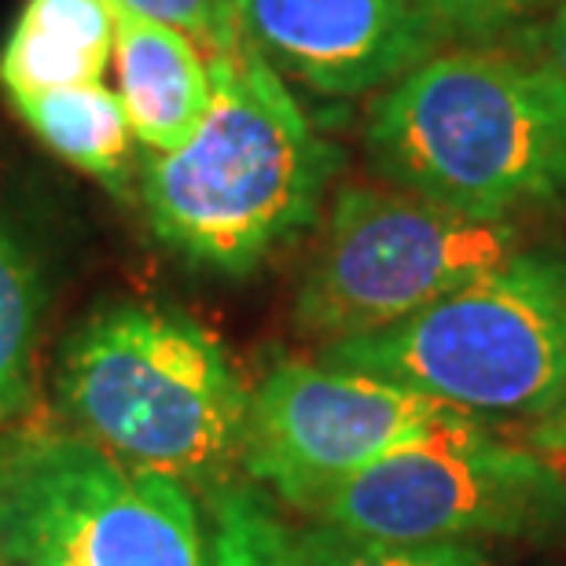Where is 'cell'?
<instances>
[{
    "mask_svg": "<svg viewBox=\"0 0 566 566\" xmlns=\"http://www.w3.org/2000/svg\"><path fill=\"white\" fill-rule=\"evenodd\" d=\"M365 140L394 188L463 218L566 202V82L552 63L438 49L376 99Z\"/></svg>",
    "mask_w": 566,
    "mask_h": 566,
    "instance_id": "obj_1",
    "label": "cell"
},
{
    "mask_svg": "<svg viewBox=\"0 0 566 566\" xmlns=\"http://www.w3.org/2000/svg\"><path fill=\"white\" fill-rule=\"evenodd\" d=\"M210 88L191 140L144 166V207L166 247L240 276L310 229L338 151L247 41L210 55Z\"/></svg>",
    "mask_w": 566,
    "mask_h": 566,
    "instance_id": "obj_2",
    "label": "cell"
},
{
    "mask_svg": "<svg viewBox=\"0 0 566 566\" xmlns=\"http://www.w3.org/2000/svg\"><path fill=\"white\" fill-rule=\"evenodd\" d=\"M60 398L88 441L185 490H221L243 463L251 394L229 349L177 310L96 313L66 346Z\"/></svg>",
    "mask_w": 566,
    "mask_h": 566,
    "instance_id": "obj_3",
    "label": "cell"
},
{
    "mask_svg": "<svg viewBox=\"0 0 566 566\" xmlns=\"http://www.w3.org/2000/svg\"><path fill=\"white\" fill-rule=\"evenodd\" d=\"M324 360L479 423L545 420L566 401V258L518 251L387 332L324 346Z\"/></svg>",
    "mask_w": 566,
    "mask_h": 566,
    "instance_id": "obj_4",
    "label": "cell"
},
{
    "mask_svg": "<svg viewBox=\"0 0 566 566\" xmlns=\"http://www.w3.org/2000/svg\"><path fill=\"white\" fill-rule=\"evenodd\" d=\"M518 251L512 221H474L401 188L346 185L294 294V324L327 346L387 332Z\"/></svg>",
    "mask_w": 566,
    "mask_h": 566,
    "instance_id": "obj_5",
    "label": "cell"
},
{
    "mask_svg": "<svg viewBox=\"0 0 566 566\" xmlns=\"http://www.w3.org/2000/svg\"><path fill=\"white\" fill-rule=\"evenodd\" d=\"M0 556L11 566H210L185 485L74 434L0 449Z\"/></svg>",
    "mask_w": 566,
    "mask_h": 566,
    "instance_id": "obj_6",
    "label": "cell"
},
{
    "mask_svg": "<svg viewBox=\"0 0 566 566\" xmlns=\"http://www.w3.org/2000/svg\"><path fill=\"white\" fill-rule=\"evenodd\" d=\"M316 523L394 545L518 537L566 515V479L537 449L471 416L387 452L298 507Z\"/></svg>",
    "mask_w": 566,
    "mask_h": 566,
    "instance_id": "obj_7",
    "label": "cell"
},
{
    "mask_svg": "<svg viewBox=\"0 0 566 566\" xmlns=\"http://www.w3.org/2000/svg\"><path fill=\"white\" fill-rule=\"evenodd\" d=\"M460 416L371 371L283 360L251 394L243 468L298 512L316 493Z\"/></svg>",
    "mask_w": 566,
    "mask_h": 566,
    "instance_id": "obj_8",
    "label": "cell"
},
{
    "mask_svg": "<svg viewBox=\"0 0 566 566\" xmlns=\"http://www.w3.org/2000/svg\"><path fill=\"white\" fill-rule=\"evenodd\" d=\"M240 41L324 96L390 88L441 49L420 0H232Z\"/></svg>",
    "mask_w": 566,
    "mask_h": 566,
    "instance_id": "obj_9",
    "label": "cell"
},
{
    "mask_svg": "<svg viewBox=\"0 0 566 566\" xmlns=\"http://www.w3.org/2000/svg\"><path fill=\"white\" fill-rule=\"evenodd\" d=\"M115 22L118 96L129 129L151 155L177 151L210 107V63L185 30L107 0Z\"/></svg>",
    "mask_w": 566,
    "mask_h": 566,
    "instance_id": "obj_10",
    "label": "cell"
},
{
    "mask_svg": "<svg viewBox=\"0 0 566 566\" xmlns=\"http://www.w3.org/2000/svg\"><path fill=\"white\" fill-rule=\"evenodd\" d=\"M115 52L107 0H27L0 52L8 99L93 85Z\"/></svg>",
    "mask_w": 566,
    "mask_h": 566,
    "instance_id": "obj_11",
    "label": "cell"
},
{
    "mask_svg": "<svg viewBox=\"0 0 566 566\" xmlns=\"http://www.w3.org/2000/svg\"><path fill=\"white\" fill-rule=\"evenodd\" d=\"M210 496L229 507L240 523L258 566H485L471 541L446 545H394L346 534L327 523H291L254 490L221 485Z\"/></svg>",
    "mask_w": 566,
    "mask_h": 566,
    "instance_id": "obj_12",
    "label": "cell"
},
{
    "mask_svg": "<svg viewBox=\"0 0 566 566\" xmlns=\"http://www.w3.org/2000/svg\"><path fill=\"white\" fill-rule=\"evenodd\" d=\"M22 122L71 166L99 180H122L129 158V115L104 82L15 99Z\"/></svg>",
    "mask_w": 566,
    "mask_h": 566,
    "instance_id": "obj_13",
    "label": "cell"
},
{
    "mask_svg": "<svg viewBox=\"0 0 566 566\" xmlns=\"http://www.w3.org/2000/svg\"><path fill=\"white\" fill-rule=\"evenodd\" d=\"M41 273L0 221V420L27 409L41 327Z\"/></svg>",
    "mask_w": 566,
    "mask_h": 566,
    "instance_id": "obj_14",
    "label": "cell"
},
{
    "mask_svg": "<svg viewBox=\"0 0 566 566\" xmlns=\"http://www.w3.org/2000/svg\"><path fill=\"white\" fill-rule=\"evenodd\" d=\"M552 0H420L441 41H490L534 19Z\"/></svg>",
    "mask_w": 566,
    "mask_h": 566,
    "instance_id": "obj_15",
    "label": "cell"
},
{
    "mask_svg": "<svg viewBox=\"0 0 566 566\" xmlns=\"http://www.w3.org/2000/svg\"><path fill=\"white\" fill-rule=\"evenodd\" d=\"M118 4L185 30L188 38L196 41L199 49H207L210 55L232 49V44L240 41L232 0H118Z\"/></svg>",
    "mask_w": 566,
    "mask_h": 566,
    "instance_id": "obj_16",
    "label": "cell"
},
{
    "mask_svg": "<svg viewBox=\"0 0 566 566\" xmlns=\"http://www.w3.org/2000/svg\"><path fill=\"white\" fill-rule=\"evenodd\" d=\"M213 504V541H210V566H258L251 545H247L240 523L224 507L218 496H210Z\"/></svg>",
    "mask_w": 566,
    "mask_h": 566,
    "instance_id": "obj_17",
    "label": "cell"
},
{
    "mask_svg": "<svg viewBox=\"0 0 566 566\" xmlns=\"http://www.w3.org/2000/svg\"><path fill=\"white\" fill-rule=\"evenodd\" d=\"M548 52H552V66L559 71V77L566 82V0L556 8L552 15V27H548Z\"/></svg>",
    "mask_w": 566,
    "mask_h": 566,
    "instance_id": "obj_18",
    "label": "cell"
}]
</instances>
